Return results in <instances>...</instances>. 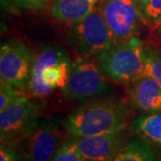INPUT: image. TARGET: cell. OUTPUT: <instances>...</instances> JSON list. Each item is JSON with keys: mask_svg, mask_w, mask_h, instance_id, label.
<instances>
[{"mask_svg": "<svg viewBox=\"0 0 161 161\" xmlns=\"http://www.w3.org/2000/svg\"><path fill=\"white\" fill-rule=\"evenodd\" d=\"M24 158L31 161H51L52 157L63 143V133L54 121H45L25 141Z\"/></svg>", "mask_w": 161, "mask_h": 161, "instance_id": "cell-9", "label": "cell"}, {"mask_svg": "<svg viewBox=\"0 0 161 161\" xmlns=\"http://www.w3.org/2000/svg\"><path fill=\"white\" fill-rule=\"evenodd\" d=\"M47 1L48 0H12L19 8L31 10H40L46 6Z\"/></svg>", "mask_w": 161, "mask_h": 161, "instance_id": "cell-20", "label": "cell"}, {"mask_svg": "<svg viewBox=\"0 0 161 161\" xmlns=\"http://www.w3.org/2000/svg\"><path fill=\"white\" fill-rule=\"evenodd\" d=\"M132 129L141 140L161 151V112L136 116L132 122Z\"/></svg>", "mask_w": 161, "mask_h": 161, "instance_id": "cell-13", "label": "cell"}, {"mask_svg": "<svg viewBox=\"0 0 161 161\" xmlns=\"http://www.w3.org/2000/svg\"><path fill=\"white\" fill-rule=\"evenodd\" d=\"M23 149L20 143L15 142H1L0 161H23Z\"/></svg>", "mask_w": 161, "mask_h": 161, "instance_id": "cell-18", "label": "cell"}, {"mask_svg": "<svg viewBox=\"0 0 161 161\" xmlns=\"http://www.w3.org/2000/svg\"><path fill=\"white\" fill-rule=\"evenodd\" d=\"M142 13L147 23L153 25L161 16V0H149L143 5Z\"/></svg>", "mask_w": 161, "mask_h": 161, "instance_id": "cell-19", "label": "cell"}, {"mask_svg": "<svg viewBox=\"0 0 161 161\" xmlns=\"http://www.w3.org/2000/svg\"><path fill=\"white\" fill-rule=\"evenodd\" d=\"M109 161H158V156L150 144L132 139L124 142Z\"/></svg>", "mask_w": 161, "mask_h": 161, "instance_id": "cell-14", "label": "cell"}, {"mask_svg": "<svg viewBox=\"0 0 161 161\" xmlns=\"http://www.w3.org/2000/svg\"><path fill=\"white\" fill-rule=\"evenodd\" d=\"M61 90L65 98L86 100L109 92L110 83L98 63L80 58L72 63L69 80Z\"/></svg>", "mask_w": 161, "mask_h": 161, "instance_id": "cell-5", "label": "cell"}, {"mask_svg": "<svg viewBox=\"0 0 161 161\" xmlns=\"http://www.w3.org/2000/svg\"><path fill=\"white\" fill-rule=\"evenodd\" d=\"M103 73L118 83H131L146 74V48L137 36L115 44L97 58Z\"/></svg>", "mask_w": 161, "mask_h": 161, "instance_id": "cell-3", "label": "cell"}, {"mask_svg": "<svg viewBox=\"0 0 161 161\" xmlns=\"http://www.w3.org/2000/svg\"><path fill=\"white\" fill-rule=\"evenodd\" d=\"M129 114L127 106L120 100L94 99L75 108L62 125L71 135L77 137L113 133L125 129Z\"/></svg>", "mask_w": 161, "mask_h": 161, "instance_id": "cell-1", "label": "cell"}, {"mask_svg": "<svg viewBox=\"0 0 161 161\" xmlns=\"http://www.w3.org/2000/svg\"><path fill=\"white\" fill-rule=\"evenodd\" d=\"M26 97L23 89L6 82H1L0 86V112L7 108L19 99Z\"/></svg>", "mask_w": 161, "mask_h": 161, "instance_id": "cell-16", "label": "cell"}, {"mask_svg": "<svg viewBox=\"0 0 161 161\" xmlns=\"http://www.w3.org/2000/svg\"><path fill=\"white\" fill-rule=\"evenodd\" d=\"M71 66L64 47H47L33 58L26 91L34 98H46L55 89L65 86L69 80Z\"/></svg>", "mask_w": 161, "mask_h": 161, "instance_id": "cell-2", "label": "cell"}, {"mask_svg": "<svg viewBox=\"0 0 161 161\" xmlns=\"http://www.w3.org/2000/svg\"><path fill=\"white\" fill-rule=\"evenodd\" d=\"M103 0H53L50 14L60 22L74 23L86 17Z\"/></svg>", "mask_w": 161, "mask_h": 161, "instance_id": "cell-12", "label": "cell"}, {"mask_svg": "<svg viewBox=\"0 0 161 161\" xmlns=\"http://www.w3.org/2000/svg\"><path fill=\"white\" fill-rule=\"evenodd\" d=\"M74 141L86 161H109L125 142V130L90 137L74 136Z\"/></svg>", "mask_w": 161, "mask_h": 161, "instance_id": "cell-10", "label": "cell"}, {"mask_svg": "<svg viewBox=\"0 0 161 161\" xmlns=\"http://www.w3.org/2000/svg\"><path fill=\"white\" fill-rule=\"evenodd\" d=\"M115 44L136 36L147 21L137 0H103L98 7Z\"/></svg>", "mask_w": 161, "mask_h": 161, "instance_id": "cell-6", "label": "cell"}, {"mask_svg": "<svg viewBox=\"0 0 161 161\" xmlns=\"http://www.w3.org/2000/svg\"><path fill=\"white\" fill-rule=\"evenodd\" d=\"M51 161H86V159L81 155L72 135L64 139L63 143L52 157Z\"/></svg>", "mask_w": 161, "mask_h": 161, "instance_id": "cell-15", "label": "cell"}, {"mask_svg": "<svg viewBox=\"0 0 161 161\" xmlns=\"http://www.w3.org/2000/svg\"><path fill=\"white\" fill-rule=\"evenodd\" d=\"M40 124V109L26 97L0 112L1 142L21 143Z\"/></svg>", "mask_w": 161, "mask_h": 161, "instance_id": "cell-7", "label": "cell"}, {"mask_svg": "<svg viewBox=\"0 0 161 161\" xmlns=\"http://www.w3.org/2000/svg\"><path fill=\"white\" fill-rule=\"evenodd\" d=\"M23 161H31V160H29V159H26V158H24V160Z\"/></svg>", "mask_w": 161, "mask_h": 161, "instance_id": "cell-23", "label": "cell"}, {"mask_svg": "<svg viewBox=\"0 0 161 161\" xmlns=\"http://www.w3.org/2000/svg\"><path fill=\"white\" fill-rule=\"evenodd\" d=\"M150 27H151V30H152V31H157L159 34H161V16L160 18L158 20V22L156 23H154L153 25H151Z\"/></svg>", "mask_w": 161, "mask_h": 161, "instance_id": "cell-21", "label": "cell"}, {"mask_svg": "<svg viewBox=\"0 0 161 161\" xmlns=\"http://www.w3.org/2000/svg\"><path fill=\"white\" fill-rule=\"evenodd\" d=\"M67 42L81 58L97 57L115 45L101 12L95 8L67 31Z\"/></svg>", "mask_w": 161, "mask_h": 161, "instance_id": "cell-4", "label": "cell"}, {"mask_svg": "<svg viewBox=\"0 0 161 161\" xmlns=\"http://www.w3.org/2000/svg\"><path fill=\"white\" fill-rule=\"evenodd\" d=\"M154 78L161 86V50L146 48V74Z\"/></svg>", "mask_w": 161, "mask_h": 161, "instance_id": "cell-17", "label": "cell"}, {"mask_svg": "<svg viewBox=\"0 0 161 161\" xmlns=\"http://www.w3.org/2000/svg\"><path fill=\"white\" fill-rule=\"evenodd\" d=\"M137 1H138V3H139V4H140V3H141V4H142V6H143L144 4H146V3H147V2H148V1H149V0H137Z\"/></svg>", "mask_w": 161, "mask_h": 161, "instance_id": "cell-22", "label": "cell"}, {"mask_svg": "<svg viewBox=\"0 0 161 161\" xmlns=\"http://www.w3.org/2000/svg\"><path fill=\"white\" fill-rule=\"evenodd\" d=\"M130 105L142 113L161 112V86L150 75H143L129 83Z\"/></svg>", "mask_w": 161, "mask_h": 161, "instance_id": "cell-11", "label": "cell"}, {"mask_svg": "<svg viewBox=\"0 0 161 161\" xmlns=\"http://www.w3.org/2000/svg\"><path fill=\"white\" fill-rule=\"evenodd\" d=\"M33 58L29 48L19 41H10L0 49L1 82L27 90Z\"/></svg>", "mask_w": 161, "mask_h": 161, "instance_id": "cell-8", "label": "cell"}]
</instances>
